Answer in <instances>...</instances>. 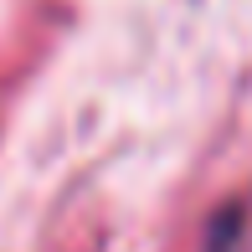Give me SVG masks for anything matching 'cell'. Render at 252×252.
Segmentation results:
<instances>
[{
  "mask_svg": "<svg viewBox=\"0 0 252 252\" xmlns=\"http://www.w3.org/2000/svg\"><path fill=\"white\" fill-rule=\"evenodd\" d=\"M242 237H247V201H232V206H221V211L206 221L201 252H237Z\"/></svg>",
  "mask_w": 252,
  "mask_h": 252,
  "instance_id": "cell-1",
  "label": "cell"
}]
</instances>
